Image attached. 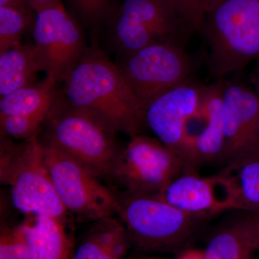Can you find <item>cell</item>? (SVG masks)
<instances>
[{"instance_id":"6da1fadb","label":"cell","mask_w":259,"mask_h":259,"mask_svg":"<svg viewBox=\"0 0 259 259\" xmlns=\"http://www.w3.org/2000/svg\"><path fill=\"white\" fill-rule=\"evenodd\" d=\"M64 83L66 100L109 131L132 137L146 127L144 107L117 64L97 46L87 49Z\"/></svg>"},{"instance_id":"7a4b0ae2","label":"cell","mask_w":259,"mask_h":259,"mask_svg":"<svg viewBox=\"0 0 259 259\" xmlns=\"http://www.w3.org/2000/svg\"><path fill=\"white\" fill-rule=\"evenodd\" d=\"M198 32L208 47L209 74L217 80L259 60V0H214Z\"/></svg>"},{"instance_id":"3957f363","label":"cell","mask_w":259,"mask_h":259,"mask_svg":"<svg viewBox=\"0 0 259 259\" xmlns=\"http://www.w3.org/2000/svg\"><path fill=\"white\" fill-rule=\"evenodd\" d=\"M40 142L72 158L99 180H108L121 146L115 133L61 94L51 108Z\"/></svg>"},{"instance_id":"277c9868","label":"cell","mask_w":259,"mask_h":259,"mask_svg":"<svg viewBox=\"0 0 259 259\" xmlns=\"http://www.w3.org/2000/svg\"><path fill=\"white\" fill-rule=\"evenodd\" d=\"M116 194L118 215L131 243L144 253L178 254L188 248L206 221L182 212L158 195Z\"/></svg>"},{"instance_id":"5b68a950","label":"cell","mask_w":259,"mask_h":259,"mask_svg":"<svg viewBox=\"0 0 259 259\" xmlns=\"http://www.w3.org/2000/svg\"><path fill=\"white\" fill-rule=\"evenodd\" d=\"M0 181L10 187L12 202L20 212L64 221L67 211L53 185L39 135L20 144L1 136Z\"/></svg>"},{"instance_id":"8992f818","label":"cell","mask_w":259,"mask_h":259,"mask_svg":"<svg viewBox=\"0 0 259 259\" xmlns=\"http://www.w3.org/2000/svg\"><path fill=\"white\" fill-rule=\"evenodd\" d=\"M184 46L157 42L119 56L115 64L145 110L162 94L193 78V61Z\"/></svg>"},{"instance_id":"52a82bcc","label":"cell","mask_w":259,"mask_h":259,"mask_svg":"<svg viewBox=\"0 0 259 259\" xmlns=\"http://www.w3.org/2000/svg\"><path fill=\"white\" fill-rule=\"evenodd\" d=\"M121 146L108 180L132 194L158 195L185 171L182 158L154 138L139 134Z\"/></svg>"},{"instance_id":"ba28073f","label":"cell","mask_w":259,"mask_h":259,"mask_svg":"<svg viewBox=\"0 0 259 259\" xmlns=\"http://www.w3.org/2000/svg\"><path fill=\"white\" fill-rule=\"evenodd\" d=\"M112 32L119 56L157 42L185 44L192 33L166 0H123L114 15Z\"/></svg>"},{"instance_id":"9c48e42d","label":"cell","mask_w":259,"mask_h":259,"mask_svg":"<svg viewBox=\"0 0 259 259\" xmlns=\"http://www.w3.org/2000/svg\"><path fill=\"white\" fill-rule=\"evenodd\" d=\"M42 146L53 185L67 212L78 219L93 222L118 215L115 192L102 185L98 178L72 158L54 148Z\"/></svg>"},{"instance_id":"30bf717a","label":"cell","mask_w":259,"mask_h":259,"mask_svg":"<svg viewBox=\"0 0 259 259\" xmlns=\"http://www.w3.org/2000/svg\"><path fill=\"white\" fill-rule=\"evenodd\" d=\"M33 37L39 69L57 82L66 80L88 48L79 24L62 3L36 13Z\"/></svg>"},{"instance_id":"8fae6325","label":"cell","mask_w":259,"mask_h":259,"mask_svg":"<svg viewBox=\"0 0 259 259\" xmlns=\"http://www.w3.org/2000/svg\"><path fill=\"white\" fill-rule=\"evenodd\" d=\"M158 196L182 212L204 220L226 210H236L234 191L223 172L209 177L185 172Z\"/></svg>"},{"instance_id":"7c38bea8","label":"cell","mask_w":259,"mask_h":259,"mask_svg":"<svg viewBox=\"0 0 259 259\" xmlns=\"http://www.w3.org/2000/svg\"><path fill=\"white\" fill-rule=\"evenodd\" d=\"M202 87L193 78L187 80L153 100L145 110L146 127L180 158L184 128L198 109Z\"/></svg>"},{"instance_id":"4fadbf2b","label":"cell","mask_w":259,"mask_h":259,"mask_svg":"<svg viewBox=\"0 0 259 259\" xmlns=\"http://www.w3.org/2000/svg\"><path fill=\"white\" fill-rule=\"evenodd\" d=\"M223 81L224 150L223 161L229 163L249 151L259 117V98L245 83Z\"/></svg>"},{"instance_id":"5bb4252c","label":"cell","mask_w":259,"mask_h":259,"mask_svg":"<svg viewBox=\"0 0 259 259\" xmlns=\"http://www.w3.org/2000/svg\"><path fill=\"white\" fill-rule=\"evenodd\" d=\"M258 250L255 213L248 212L220 226L203 251L205 259H255Z\"/></svg>"},{"instance_id":"9a60e30c","label":"cell","mask_w":259,"mask_h":259,"mask_svg":"<svg viewBox=\"0 0 259 259\" xmlns=\"http://www.w3.org/2000/svg\"><path fill=\"white\" fill-rule=\"evenodd\" d=\"M199 107L207 114L209 124L194 148L193 164L197 170L202 163L222 161L224 150L223 115V81L202 87Z\"/></svg>"},{"instance_id":"2e32d148","label":"cell","mask_w":259,"mask_h":259,"mask_svg":"<svg viewBox=\"0 0 259 259\" xmlns=\"http://www.w3.org/2000/svg\"><path fill=\"white\" fill-rule=\"evenodd\" d=\"M23 223L30 259H73L74 247L64 221L31 216Z\"/></svg>"},{"instance_id":"e0dca14e","label":"cell","mask_w":259,"mask_h":259,"mask_svg":"<svg viewBox=\"0 0 259 259\" xmlns=\"http://www.w3.org/2000/svg\"><path fill=\"white\" fill-rule=\"evenodd\" d=\"M57 81L47 76L39 82L19 89L0 98V117L49 115L60 93Z\"/></svg>"},{"instance_id":"ac0fdd59","label":"cell","mask_w":259,"mask_h":259,"mask_svg":"<svg viewBox=\"0 0 259 259\" xmlns=\"http://www.w3.org/2000/svg\"><path fill=\"white\" fill-rule=\"evenodd\" d=\"M222 172L234 191L236 210L259 213V153H243L228 163Z\"/></svg>"},{"instance_id":"d6986e66","label":"cell","mask_w":259,"mask_h":259,"mask_svg":"<svg viewBox=\"0 0 259 259\" xmlns=\"http://www.w3.org/2000/svg\"><path fill=\"white\" fill-rule=\"evenodd\" d=\"M38 64L33 44H23L0 52V97L36 82Z\"/></svg>"},{"instance_id":"ffe728a7","label":"cell","mask_w":259,"mask_h":259,"mask_svg":"<svg viewBox=\"0 0 259 259\" xmlns=\"http://www.w3.org/2000/svg\"><path fill=\"white\" fill-rule=\"evenodd\" d=\"M32 12L0 7V52L21 44L32 21Z\"/></svg>"},{"instance_id":"44dd1931","label":"cell","mask_w":259,"mask_h":259,"mask_svg":"<svg viewBox=\"0 0 259 259\" xmlns=\"http://www.w3.org/2000/svg\"><path fill=\"white\" fill-rule=\"evenodd\" d=\"M49 115H8L0 117L1 136L28 140L40 134Z\"/></svg>"},{"instance_id":"7402d4cb","label":"cell","mask_w":259,"mask_h":259,"mask_svg":"<svg viewBox=\"0 0 259 259\" xmlns=\"http://www.w3.org/2000/svg\"><path fill=\"white\" fill-rule=\"evenodd\" d=\"M0 259H30L28 238L23 223L18 226L2 225Z\"/></svg>"},{"instance_id":"603a6c76","label":"cell","mask_w":259,"mask_h":259,"mask_svg":"<svg viewBox=\"0 0 259 259\" xmlns=\"http://www.w3.org/2000/svg\"><path fill=\"white\" fill-rule=\"evenodd\" d=\"M191 31H198L206 11V0H166Z\"/></svg>"},{"instance_id":"cb8c5ba5","label":"cell","mask_w":259,"mask_h":259,"mask_svg":"<svg viewBox=\"0 0 259 259\" xmlns=\"http://www.w3.org/2000/svg\"><path fill=\"white\" fill-rule=\"evenodd\" d=\"M109 252L110 248L88 233L79 246L74 249L73 259H104Z\"/></svg>"},{"instance_id":"d4e9b609","label":"cell","mask_w":259,"mask_h":259,"mask_svg":"<svg viewBox=\"0 0 259 259\" xmlns=\"http://www.w3.org/2000/svg\"><path fill=\"white\" fill-rule=\"evenodd\" d=\"M83 18L90 23L101 20L106 15L109 0H73Z\"/></svg>"},{"instance_id":"484cf974","label":"cell","mask_w":259,"mask_h":259,"mask_svg":"<svg viewBox=\"0 0 259 259\" xmlns=\"http://www.w3.org/2000/svg\"><path fill=\"white\" fill-rule=\"evenodd\" d=\"M32 11L35 13L61 3V0H26Z\"/></svg>"},{"instance_id":"4316f807","label":"cell","mask_w":259,"mask_h":259,"mask_svg":"<svg viewBox=\"0 0 259 259\" xmlns=\"http://www.w3.org/2000/svg\"><path fill=\"white\" fill-rule=\"evenodd\" d=\"M0 7H9L25 12H32L26 0H0Z\"/></svg>"},{"instance_id":"83f0119b","label":"cell","mask_w":259,"mask_h":259,"mask_svg":"<svg viewBox=\"0 0 259 259\" xmlns=\"http://www.w3.org/2000/svg\"><path fill=\"white\" fill-rule=\"evenodd\" d=\"M176 259H205L203 250L187 248L177 254Z\"/></svg>"},{"instance_id":"f1b7e54d","label":"cell","mask_w":259,"mask_h":259,"mask_svg":"<svg viewBox=\"0 0 259 259\" xmlns=\"http://www.w3.org/2000/svg\"><path fill=\"white\" fill-rule=\"evenodd\" d=\"M258 63V64L257 65L256 67H255L254 71L252 74V82L254 85L255 93H256L257 96L259 98V60Z\"/></svg>"},{"instance_id":"f546056e","label":"cell","mask_w":259,"mask_h":259,"mask_svg":"<svg viewBox=\"0 0 259 259\" xmlns=\"http://www.w3.org/2000/svg\"><path fill=\"white\" fill-rule=\"evenodd\" d=\"M248 151L259 152V117L258 122H257L256 127H255L254 141H253V146ZM248 151H247V152H248Z\"/></svg>"},{"instance_id":"4dcf8cb0","label":"cell","mask_w":259,"mask_h":259,"mask_svg":"<svg viewBox=\"0 0 259 259\" xmlns=\"http://www.w3.org/2000/svg\"><path fill=\"white\" fill-rule=\"evenodd\" d=\"M255 222H256L257 231L259 236V213H255Z\"/></svg>"},{"instance_id":"1f68e13d","label":"cell","mask_w":259,"mask_h":259,"mask_svg":"<svg viewBox=\"0 0 259 259\" xmlns=\"http://www.w3.org/2000/svg\"><path fill=\"white\" fill-rule=\"evenodd\" d=\"M147 255H142V256L135 257V258L130 259H147Z\"/></svg>"},{"instance_id":"d6a6232c","label":"cell","mask_w":259,"mask_h":259,"mask_svg":"<svg viewBox=\"0 0 259 259\" xmlns=\"http://www.w3.org/2000/svg\"><path fill=\"white\" fill-rule=\"evenodd\" d=\"M214 1V0H206V6H207V4H208L210 2Z\"/></svg>"}]
</instances>
